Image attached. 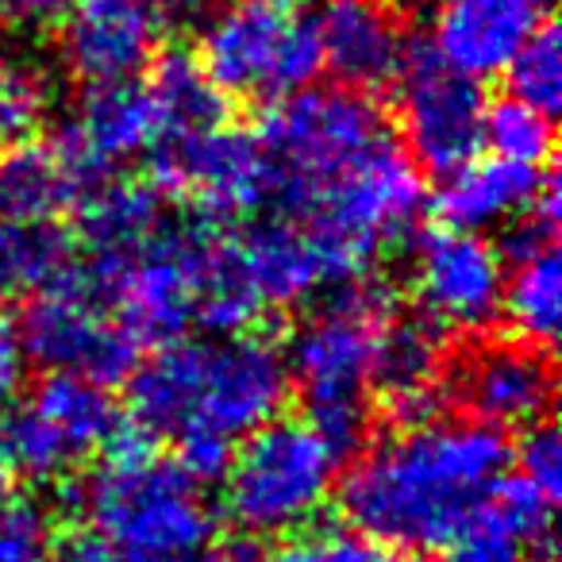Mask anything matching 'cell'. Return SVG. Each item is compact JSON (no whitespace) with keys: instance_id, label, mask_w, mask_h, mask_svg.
Segmentation results:
<instances>
[{"instance_id":"obj_1","label":"cell","mask_w":562,"mask_h":562,"mask_svg":"<svg viewBox=\"0 0 562 562\" xmlns=\"http://www.w3.org/2000/svg\"><path fill=\"white\" fill-rule=\"evenodd\" d=\"M508 459L505 431L431 416L367 447L339 482V505L385 551L428 554L490 505Z\"/></svg>"},{"instance_id":"obj_2","label":"cell","mask_w":562,"mask_h":562,"mask_svg":"<svg viewBox=\"0 0 562 562\" xmlns=\"http://www.w3.org/2000/svg\"><path fill=\"white\" fill-rule=\"evenodd\" d=\"M290 397L281 351L262 336L170 339L127 378L132 424L147 439L235 447Z\"/></svg>"},{"instance_id":"obj_3","label":"cell","mask_w":562,"mask_h":562,"mask_svg":"<svg viewBox=\"0 0 562 562\" xmlns=\"http://www.w3.org/2000/svg\"><path fill=\"white\" fill-rule=\"evenodd\" d=\"M112 454L78 493L89 528L132 559L196 562L216 539V516L201 493V482L178 462L150 454V439L139 428L112 436Z\"/></svg>"},{"instance_id":"obj_4","label":"cell","mask_w":562,"mask_h":562,"mask_svg":"<svg viewBox=\"0 0 562 562\" xmlns=\"http://www.w3.org/2000/svg\"><path fill=\"white\" fill-rule=\"evenodd\" d=\"M390 313V293L378 281H344L281 351L285 374L305 397V420L339 454L359 451L370 431L378 324Z\"/></svg>"},{"instance_id":"obj_5","label":"cell","mask_w":562,"mask_h":562,"mask_svg":"<svg viewBox=\"0 0 562 562\" xmlns=\"http://www.w3.org/2000/svg\"><path fill=\"white\" fill-rule=\"evenodd\" d=\"M420 209V173L390 135L321 189H313L293 212V220L313 232L336 273V285H344L362 278L374 255L408 239Z\"/></svg>"},{"instance_id":"obj_6","label":"cell","mask_w":562,"mask_h":562,"mask_svg":"<svg viewBox=\"0 0 562 562\" xmlns=\"http://www.w3.org/2000/svg\"><path fill=\"white\" fill-rule=\"evenodd\" d=\"M344 454L308 420H266L232 451L227 513L247 536H293L316 520L339 482Z\"/></svg>"},{"instance_id":"obj_7","label":"cell","mask_w":562,"mask_h":562,"mask_svg":"<svg viewBox=\"0 0 562 562\" xmlns=\"http://www.w3.org/2000/svg\"><path fill=\"white\" fill-rule=\"evenodd\" d=\"M390 139L382 112L359 89H297L273 101L262 124V155L270 162V204L285 216L301 209L313 189Z\"/></svg>"},{"instance_id":"obj_8","label":"cell","mask_w":562,"mask_h":562,"mask_svg":"<svg viewBox=\"0 0 562 562\" xmlns=\"http://www.w3.org/2000/svg\"><path fill=\"white\" fill-rule=\"evenodd\" d=\"M201 32V66L220 93L239 101H281L313 86L324 66L313 20L273 0L224 4Z\"/></svg>"},{"instance_id":"obj_9","label":"cell","mask_w":562,"mask_h":562,"mask_svg":"<svg viewBox=\"0 0 562 562\" xmlns=\"http://www.w3.org/2000/svg\"><path fill=\"white\" fill-rule=\"evenodd\" d=\"M20 344L24 355L43 370H63L109 385L135 370L143 344L124 328V321L112 308L109 293L93 281V273L81 266H66L55 281L35 290L20 321Z\"/></svg>"},{"instance_id":"obj_10","label":"cell","mask_w":562,"mask_h":562,"mask_svg":"<svg viewBox=\"0 0 562 562\" xmlns=\"http://www.w3.org/2000/svg\"><path fill=\"white\" fill-rule=\"evenodd\" d=\"M120 431L109 390L81 374H47L32 401L0 416V462L32 482H63L86 454L101 451Z\"/></svg>"},{"instance_id":"obj_11","label":"cell","mask_w":562,"mask_h":562,"mask_svg":"<svg viewBox=\"0 0 562 562\" xmlns=\"http://www.w3.org/2000/svg\"><path fill=\"white\" fill-rule=\"evenodd\" d=\"M155 181L162 193L196 201L209 216L258 212L273 193L262 143L227 124L162 135L155 143Z\"/></svg>"},{"instance_id":"obj_12","label":"cell","mask_w":562,"mask_h":562,"mask_svg":"<svg viewBox=\"0 0 562 562\" xmlns=\"http://www.w3.org/2000/svg\"><path fill=\"white\" fill-rule=\"evenodd\" d=\"M401 132L408 158L447 178L482 155L485 93L474 78L454 74L436 55H413L401 70Z\"/></svg>"},{"instance_id":"obj_13","label":"cell","mask_w":562,"mask_h":562,"mask_svg":"<svg viewBox=\"0 0 562 562\" xmlns=\"http://www.w3.org/2000/svg\"><path fill=\"white\" fill-rule=\"evenodd\" d=\"M447 397L485 428H531L547 420L554 401V370L543 347L524 339H482L443 382Z\"/></svg>"},{"instance_id":"obj_14","label":"cell","mask_w":562,"mask_h":562,"mask_svg":"<svg viewBox=\"0 0 562 562\" xmlns=\"http://www.w3.org/2000/svg\"><path fill=\"white\" fill-rule=\"evenodd\" d=\"M413 285L431 324L482 331L501 316L505 255L490 239H482V232L443 227L424 235L416 247Z\"/></svg>"},{"instance_id":"obj_15","label":"cell","mask_w":562,"mask_h":562,"mask_svg":"<svg viewBox=\"0 0 562 562\" xmlns=\"http://www.w3.org/2000/svg\"><path fill=\"white\" fill-rule=\"evenodd\" d=\"M155 143L158 116L155 104H150V93L127 78L89 86V93L78 101L74 116L58 132L55 150L70 162V170L78 173L89 193L97 181L112 178L116 166L143 155Z\"/></svg>"},{"instance_id":"obj_16","label":"cell","mask_w":562,"mask_h":562,"mask_svg":"<svg viewBox=\"0 0 562 562\" xmlns=\"http://www.w3.org/2000/svg\"><path fill=\"white\" fill-rule=\"evenodd\" d=\"M63 20V58L89 86L135 78L162 35L155 0H74Z\"/></svg>"},{"instance_id":"obj_17","label":"cell","mask_w":562,"mask_h":562,"mask_svg":"<svg viewBox=\"0 0 562 562\" xmlns=\"http://www.w3.org/2000/svg\"><path fill=\"white\" fill-rule=\"evenodd\" d=\"M324 66L347 89H382L408 63V35L385 0H328L316 20Z\"/></svg>"},{"instance_id":"obj_18","label":"cell","mask_w":562,"mask_h":562,"mask_svg":"<svg viewBox=\"0 0 562 562\" xmlns=\"http://www.w3.org/2000/svg\"><path fill=\"white\" fill-rule=\"evenodd\" d=\"M536 24V4L528 0H439L431 55L454 74L482 81L505 74Z\"/></svg>"},{"instance_id":"obj_19","label":"cell","mask_w":562,"mask_h":562,"mask_svg":"<svg viewBox=\"0 0 562 562\" xmlns=\"http://www.w3.org/2000/svg\"><path fill=\"white\" fill-rule=\"evenodd\" d=\"M243 273L266 305H297L321 290H336V273L301 220L266 216L235 235Z\"/></svg>"},{"instance_id":"obj_20","label":"cell","mask_w":562,"mask_h":562,"mask_svg":"<svg viewBox=\"0 0 562 562\" xmlns=\"http://www.w3.org/2000/svg\"><path fill=\"white\" fill-rule=\"evenodd\" d=\"M439 374H443V328L428 316L390 313L378 324L374 385L385 393L393 420L401 428L436 416Z\"/></svg>"},{"instance_id":"obj_21","label":"cell","mask_w":562,"mask_h":562,"mask_svg":"<svg viewBox=\"0 0 562 562\" xmlns=\"http://www.w3.org/2000/svg\"><path fill=\"white\" fill-rule=\"evenodd\" d=\"M81 243L89 250L86 270L93 278H109L112 270L135 258L158 227L166 224L162 216V196L155 186H139V181H97L86 196H81Z\"/></svg>"},{"instance_id":"obj_22","label":"cell","mask_w":562,"mask_h":562,"mask_svg":"<svg viewBox=\"0 0 562 562\" xmlns=\"http://www.w3.org/2000/svg\"><path fill=\"white\" fill-rule=\"evenodd\" d=\"M543 173L536 166L505 162V158H470L454 173H447V186L436 196V212L447 227L459 232H485L516 220L531 209V201L543 189Z\"/></svg>"},{"instance_id":"obj_23","label":"cell","mask_w":562,"mask_h":562,"mask_svg":"<svg viewBox=\"0 0 562 562\" xmlns=\"http://www.w3.org/2000/svg\"><path fill=\"white\" fill-rule=\"evenodd\" d=\"M81 196L86 186L55 147L16 143L0 158V220L55 224V216L74 209Z\"/></svg>"},{"instance_id":"obj_24","label":"cell","mask_w":562,"mask_h":562,"mask_svg":"<svg viewBox=\"0 0 562 562\" xmlns=\"http://www.w3.org/2000/svg\"><path fill=\"white\" fill-rule=\"evenodd\" d=\"M147 93L158 116V135L201 132V127L224 124L227 116L224 93L209 78L201 58L186 55V50H173V55L158 58L155 70H150Z\"/></svg>"},{"instance_id":"obj_25","label":"cell","mask_w":562,"mask_h":562,"mask_svg":"<svg viewBox=\"0 0 562 562\" xmlns=\"http://www.w3.org/2000/svg\"><path fill=\"white\" fill-rule=\"evenodd\" d=\"M501 313L516 328L524 344L547 347L562 324V266L554 247L516 262L513 278H505Z\"/></svg>"},{"instance_id":"obj_26","label":"cell","mask_w":562,"mask_h":562,"mask_svg":"<svg viewBox=\"0 0 562 562\" xmlns=\"http://www.w3.org/2000/svg\"><path fill=\"white\" fill-rule=\"evenodd\" d=\"M482 147H490L505 162L520 166H543L554 150V124L547 112L531 109V104L505 97L497 104H485V127H482Z\"/></svg>"},{"instance_id":"obj_27","label":"cell","mask_w":562,"mask_h":562,"mask_svg":"<svg viewBox=\"0 0 562 562\" xmlns=\"http://www.w3.org/2000/svg\"><path fill=\"white\" fill-rule=\"evenodd\" d=\"M516 101L554 116L562 104V35L554 24H536L505 66Z\"/></svg>"},{"instance_id":"obj_28","label":"cell","mask_w":562,"mask_h":562,"mask_svg":"<svg viewBox=\"0 0 562 562\" xmlns=\"http://www.w3.org/2000/svg\"><path fill=\"white\" fill-rule=\"evenodd\" d=\"M0 562H55L50 516L27 493L12 490V477L0 462Z\"/></svg>"},{"instance_id":"obj_29","label":"cell","mask_w":562,"mask_h":562,"mask_svg":"<svg viewBox=\"0 0 562 562\" xmlns=\"http://www.w3.org/2000/svg\"><path fill=\"white\" fill-rule=\"evenodd\" d=\"M262 562H397L382 543L359 536L355 528H321V531H293L285 543L273 547Z\"/></svg>"},{"instance_id":"obj_30","label":"cell","mask_w":562,"mask_h":562,"mask_svg":"<svg viewBox=\"0 0 562 562\" xmlns=\"http://www.w3.org/2000/svg\"><path fill=\"white\" fill-rule=\"evenodd\" d=\"M443 562H536V547L516 536L490 505L447 543Z\"/></svg>"},{"instance_id":"obj_31","label":"cell","mask_w":562,"mask_h":562,"mask_svg":"<svg viewBox=\"0 0 562 562\" xmlns=\"http://www.w3.org/2000/svg\"><path fill=\"white\" fill-rule=\"evenodd\" d=\"M47 116V86L35 70L4 66L0 70V143H27Z\"/></svg>"},{"instance_id":"obj_32","label":"cell","mask_w":562,"mask_h":562,"mask_svg":"<svg viewBox=\"0 0 562 562\" xmlns=\"http://www.w3.org/2000/svg\"><path fill=\"white\" fill-rule=\"evenodd\" d=\"M490 508L531 547H543L551 539L554 524V497H547L528 477H501L490 497Z\"/></svg>"},{"instance_id":"obj_33","label":"cell","mask_w":562,"mask_h":562,"mask_svg":"<svg viewBox=\"0 0 562 562\" xmlns=\"http://www.w3.org/2000/svg\"><path fill=\"white\" fill-rule=\"evenodd\" d=\"M520 443V477H528L531 485L547 493V497L559 501V490H562V443H559V431L551 428L547 420L531 424L524 428Z\"/></svg>"},{"instance_id":"obj_34","label":"cell","mask_w":562,"mask_h":562,"mask_svg":"<svg viewBox=\"0 0 562 562\" xmlns=\"http://www.w3.org/2000/svg\"><path fill=\"white\" fill-rule=\"evenodd\" d=\"M27 374V355L20 344V331L9 316H0V416L16 405L20 390H24Z\"/></svg>"},{"instance_id":"obj_35","label":"cell","mask_w":562,"mask_h":562,"mask_svg":"<svg viewBox=\"0 0 562 562\" xmlns=\"http://www.w3.org/2000/svg\"><path fill=\"white\" fill-rule=\"evenodd\" d=\"M227 0H155V12L162 20V32H201Z\"/></svg>"},{"instance_id":"obj_36","label":"cell","mask_w":562,"mask_h":562,"mask_svg":"<svg viewBox=\"0 0 562 562\" xmlns=\"http://www.w3.org/2000/svg\"><path fill=\"white\" fill-rule=\"evenodd\" d=\"M55 562H127V554L89 528L70 531L66 539H55Z\"/></svg>"},{"instance_id":"obj_37","label":"cell","mask_w":562,"mask_h":562,"mask_svg":"<svg viewBox=\"0 0 562 562\" xmlns=\"http://www.w3.org/2000/svg\"><path fill=\"white\" fill-rule=\"evenodd\" d=\"M70 4L74 0H0V20L20 27H43L63 20Z\"/></svg>"},{"instance_id":"obj_38","label":"cell","mask_w":562,"mask_h":562,"mask_svg":"<svg viewBox=\"0 0 562 562\" xmlns=\"http://www.w3.org/2000/svg\"><path fill=\"white\" fill-rule=\"evenodd\" d=\"M196 562H262V554H258V547L250 539L232 536V539H212Z\"/></svg>"},{"instance_id":"obj_39","label":"cell","mask_w":562,"mask_h":562,"mask_svg":"<svg viewBox=\"0 0 562 562\" xmlns=\"http://www.w3.org/2000/svg\"><path fill=\"white\" fill-rule=\"evenodd\" d=\"M9 66V43H4V32H0V70Z\"/></svg>"},{"instance_id":"obj_40","label":"cell","mask_w":562,"mask_h":562,"mask_svg":"<svg viewBox=\"0 0 562 562\" xmlns=\"http://www.w3.org/2000/svg\"><path fill=\"white\" fill-rule=\"evenodd\" d=\"M273 4H285V9H297V4H305V0H273Z\"/></svg>"},{"instance_id":"obj_41","label":"cell","mask_w":562,"mask_h":562,"mask_svg":"<svg viewBox=\"0 0 562 562\" xmlns=\"http://www.w3.org/2000/svg\"><path fill=\"white\" fill-rule=\"evenodd\" d=\"M528 4H536V9H539V4H547V0H528Z\"/></svg>"}]
</instances>
